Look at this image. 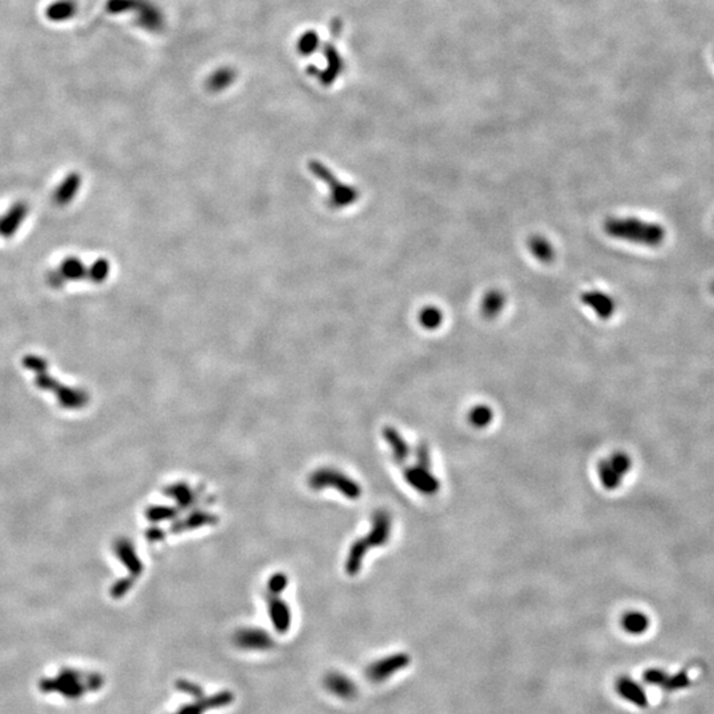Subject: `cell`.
I'll use <instances>...</instances> for the list:
<instances>
[{
	"instance_id": "34",
	"label": "cell",
	"mask_w": 714,
	"mask_h": 714,
	"mask_svg": "<svg viewBox=\"0 0 714 714\" xmlns=\"http://www.w3.org/2000/svg\"><path fill=\"white\" fill-rule=\"evenodd\" d=\"M288 587V577L282 573L273 575L268 581L270 594L278 595Z\"/></svg>"
},
{
	"instance_id": "19",
	"label": "cell",
	"mask_w": 714,
	"mask_h": 714,
	"mask_svg": "<svg viewBox=\"0 0 714 714\" xmlns=\"http://www.w3.org/2000/svg\"><path fill=\"white\" fill-rule=\"evenodd\" d=\"M616 689L627 701H631L639 706L645 705V694L643 689L633 680H630L627 677H622L616 683Z\"/></svg>"
},
{
	"instance_id": "13",
	"label": "cell",
	"mask_w": 714,
	"mask_h": 714,
	"mask_svg": "<svg viewBox=\"0 0 714 714\" xmlns=\"http://www.w3.org/2000/svg\"><path fill=\"white\" fill-rule=\"evenodd\" d=\"M28 215V205L23 201L13 204L8 212L0 217V236L10 238L16 233L24 218Z\"/></svg>"
},
{
	"instance_id": "12",
	"label": "cell",
	"mask_w": 714,
	"mask_h": 714,
	"mask_svg": "<svg viewBox=\"0 0 714 714\" xmlns=\"http://www.w3.org/2000/svg\"><path fill=\"white\" fill-rule=\"evenodd\" d=\"M268 618L273 623V627L279 634H286L291 627V611L285 601L278 598L277 595L268 596Z\"/></svg>"
},
{
	"instance_id": "4",
	"label": "cell",
	"mask_w": 714,
	"mask_h": 714,
	"mask_svg": "<svg viewBox=\"0 0 714 714\" xmlns=\"http://www.w3.org/2000/svg\"><path fill=\"white\" fill-rule=\"evenodd\" d=\"M308 484L312 489H323V488H335L343 495L351 500H356L361 496V487L356 482L343 472H339L334 468H322L317 470L308 479Z\"/></svg>"
},
{
	"instance_id": "35",
	"label": "cell",
	"mask_w": 714,
	"mask_h": 714,
	"mask_svg": "<svg viewBox=\"0 0 714 714\" xmlns=\"http://www.w3.org/2000/svg\"><path fill=\"white\" fill-rule=\"evenodd\" d=\"M24 367L28 368L30 370H33L36 373H41V372H47V361L44 358L38 356H27L24 358L23 361Z\"/></svg>"
},
{
	"instance_id": "15",
	"label": "cell",
	"mask_w": 714,
	"mask_h": 714,
	"mask_svg": "<svg viewBox=\"0 0 714 714\" xmlns=\"http://www.w3.org/2000/svg\"><path fill=\"white\" fill-rule=\"evenodd\" d=\"M384 438L387 442V445L393 451V458L397 463L402 465L407 460L410 455V447L407 445L404 436L397 431L395 427H385L384 429Z\"/></svg>"
},
{
	"instance_id": "8",
	"label": "cell",
	"mask_w": 714,
	"mask_h": 714,
	"mask_svg": "<svg viewBox=\"0 0 714 714\" xmlns=\"http://www.w3.org/2000/svg\"><path fill=\"white\" fill-rule=\"evenodd\" d=\"M323 686L328 693L343 701H352L358 694V688L355 680L340 671H329L328 674H324Z\"/></svg>"
},
{
	"instance_id": "17",
	"label": "cell",
	"mask_w": 714,
	"mask_h": 714,
	"mask_svg": "<svg viewBox=\"0 0 714 714\" xmlns=\"http://www.w3.org/2000/svg\"><path fill=\"white\" fill-rule=\"evenodd\" d=\"M506 295L500 290L488 291L482 300V314L486 319H495L506 306Z\"/></svg>"
},
{
	"instance_id": "21",
	"label": "cell",
	"mask_w": 714,
	"mask_h": 714,
	"mask_svg": "<svg viewBox=\"0 0 714 714\" xmlns=\"http://www.w3.org/2000/svg\"><path fill=\"white\" fill-rule=\"evenodd\" d=\"M55 393L57 395L60 404L62 407L73 409V407H84L88 402V395L79 389H72V387L59 385V387L55 390Z\"/></svg>"
},
{
	"instance_id": "24",
	"label": "cell",
	"mask_w": 714,
	"mask_h": 714,
	"mask_svg": "<svg viewBox=\"0 0 714 714\" xmlns=\"http://www.w3.org/2000/svg\"><path fill=\"white\" fill-rule=\"evenodd\" d=\"M166 494L171 496L178 506H184V508L193 506L196 503L195 492L186 484H175V486L169 487L166 489Z\"/></svg>"
},
{
	"instance_id": "1",
	"label": "cell",
	"mask_w": 714,
	"mask_h": 714,
	"mask_svg": "<svg viewBox=\"0 0 714 714\" xmlns=\"http://www.w3.org/2000/svg\"><path fill=\"white\" fill-rule=\"evenodd\" d=\"M105 683V677L99 672L64 667L57 674L40 679L38 689L40 693L57 694L64 700L77 701L88 694L97 693Z\"/></svg>"
},
{
	"instance_id": "32",
	"label": "cell",
	"mask_w": 714,
	"mask_h": 714,
	"mask_svg": "<svg viewBox=\"0 0 714 714\" xmlns=\"http://www.w3.org/2000/svg\"><path fill=\"white\" fill-rule=\"evenodd\" d=\"M176 516V511L171 506H152L147 511V517L152 521L171 520Z\"/></svg>"
},
{
	"instance_id": "27",
	"label": "cell",
	"mask_w": 714,
	"mask_h": 714,
	"mask_svg": "<svg viewBox=\"0 0 714 714\" xmlns=\"http://www.w3.org/2000/svg\"><path fill=\"white\" fill-rule=\"evenodd\" d=\"M598 472H599V479H601L602 484L607 489H616L619 487V484H620V477L622 476L616 474V471H615L614 468L611 467V465L607 460L599 462Z\"/></svg>"
},
{
	"instance_id": "30",
	"label": "cell",
	"mask_w": 714,
	"mask_h": 714,
	"mask_svg": "<svg viewBox=\"0 0 714 714\" xmlns=\"http://www.w3.org/2000/svg\"><path fill=\"white\" fill-rule=\"evenodd\" d=\"M608 463L616 471V474H619L620 476L627 474L628 470L631 468V459L623 453H615L614 455L611 456V459L608 460Z\"/></svg>"
},
{
	"instance_id": "5",
	"label": "cell",
	"mask_w": 714,
	"mask_h": 714,
	"mask_svg": "<svg viewBox=\"0 0 714 714\" xmlns=\"http://www.w3.org/2000/svg\"><path fill=\"white\" fill-rule=\"evenodd\" d=\"M410 656L405 652L387 654L382 659H378L375 663L367 668V677L369 681L375 684H381L390 680L395 674L407 669L410 664Z\"/></svg>"
},
{
	"instance_id": "6",
	"label": "cell",
	"mask_w": 714,
	"mask_h": 714,
	"mask_svg": "<svg viewBox=\"0 0 714 714\" xmlns=\"http://www.w3.org/2000/svg\"><path fill=\"white\" fill-rule=\"evenodd\" d=\"M236 696L230 691H220L213 694H205L195 698L192 703L181 705L171 714H207L210 710L227 708L234 703Z\"/></svg>"
},
{
	"instance_id": "22",
	"label": "cell",
	"mask_w": 714,
	"mask_h": 714,
	"mask_svg": "<svg viewBox=\"0 0 714 714\" xmlns=\"http://www.w3.org/2000/svg\"><path fill=\"white\" fill-rule=\"evenodd\" d=\"M368 549L369 548L363 538L357 540L356 543L351 546L347 562H346V570H347L348 574L356 575L360 572L361 565H363V560L367 555Z\"/></svg>"
},
{
	"instance_id": "28",
	"label": "cell",
	"mask_w": 714,
	"mask_h": 714,
	"mask_svg": "<svg viewBox=\"0 0 714 714\" xmlns=\"http://www.w3.org/2000/svg\"><path fill=\"white\" fill-rule=\"evenodd\" d=\"M110 264L108 259L99 258L88 268V278L94 283H102L109 277Z\"/></svg>"
},
{
	"instance_id": "26",
	"label": "cell",
	"mask_w": 714,
	"mask_h": 714,
	"mask_svg": "<svg viewBox=\"0 0 714 714\" xmlns=\"http://www.w3.org/2000/svg\"><path fill=\"white\" fill-rule=\"evenodd\" d=\"M492 418H494V412L491 407H486V405H479V407H474L468 414L470 424L476 429H483V427L488 426L491 424Z\"/></svg>"
},
{
	"instance_id": "33",
	"label": "cell",
	"mask_w": 714,
	"mask_h": 714,
	"mask_svg": "<svg viewBox=\"0 0 714 714\" xmlns=\"http://www.w3.org/2000/svg\"><path fill=\"white\" fill-rule=\"evenodd\" d=\"M414 453H416V466L430 470L431 468V458H430V450H429L426 442H421L416 447Z\"/></svg>"
},
{
	"instance_id": "14",
	"label": "cell",
	"mask_w": 714,
	"mask_h": 714,
	"mask_svg": "<svg viewBox=\"0 0 714 714\" xmlns=\"http://www.w3.org/2000/svg\"><path fill=\"white\" fill-rule=\"evenodd\" d=\"M79 187H81V176L77 172L69 174L67 178L62 180L59 188L55 192V203L57 205H68L70 201L77 195Z\"/></svg>"
},
{
	"instance_id": "36",
	"label": "cell",
	"mask_w": 714,
	"mask_h": 714,
	"mask_svg": "<svg viewBox=\"0 0 714 714\" xmlns=\"http://www.w3.org/2000/svg\"><path fill=\"white\" fill-rule=\"evenodd\" d=\"M132 586V579L131 578H125V579H120L119 582H117L115 585L113 586L111 589V595L114 598H120L123 595L126 594L131 589Z\"/></svg>"
},
{
	"instance_id": "31",
	"label": "cell",
	"mask_w": 714,
	"mask_h": 714,
	"mask_svg": "<svg viewBox=\"0 0 714 714\" xmlns=\"http://www.w3.org/2000/svg\"><path fill=\"white\" fill-rule=\"evenodd\" d=\"M215 518H216L215 516L207 514V512H196V514L189 516L187 521L184 523V528L191 529V528L209 526V524L215 523Z\"/></svg>"
},
{
	"instance_id": "23",
	"label": "cell",
	"mask_w": 714,
	"mask_h": 714,
	"mask_svg": "<svg viewBox=\"0 0 714 714\" xmlns=\"http://www.w3.org/2000/svg\"><path fill=\"white\" fill-rule=\"evenodd\" d=\"M418 322L422 327L429 331H434L443 323V312L436 306H426L418 314Z\"/></svg>"
},
{
	"instance_id": "7",
	"label": "cell",
	"mask_w": 714,
	"mask_h": 714,
	"mask_svg": "<svg viewBox=\"0 0 714 714\" xmlns=\"http://www.w3.org/2000/svg\"><path fill=\"white\" fill-rule=\"evenodd\" d=\"M234 645L251 652H264L274 647V640L268 631L257 627H242L233 635Z\"/></svg>"
},
{
	"instance_id": "38",
	"label": "cell",
	"mask_w": 714,
	"mask_h": 714,
	"mask_svg": "<svg viewBox=\"0 0 714 714\" xmlns=\"http://www.w3.org/2000/svg\"><path fill=\"white\" fill-rule=\"evenodd\" d=\"M147 537H149L151 541H160L163 538V533L159 529H157V528H154V529H151L149 533H147Z\"/></svg>"
},
{
	"instance_id": "2",
	"label": "cell",
	"mask_w": 714,
	"mask_h": 714,
	"mask_svg": "<svg viewBox=\"0 0 714 714\" xmlns=\"http://www.w3.org/2000/svg\"><path fill=\"white\" fill-rule=\"evenodd\" d=\"M605 232L615 239L647 248H659L665 239V229L660 224L636 217L607 218Z\"/></svg>"
},
{
	"instance_id": "18",
	"label": "cell",
	"mask_w": 714,
	"mask_h": 714,
	"mask_svg": "<svg viewBox=\"0 0 714 714\" xmlns=\"http://www.w3.org/2000/svg\"><path fill=\"white\" fill-rule=\"evenodd\" d=\"M528 246L531 249L533 257L543 264H549L555 259V248H553L552 242L549 239H546L544 236L531 237L529 242H528Z\"/></svg>"
},
{
	"instance_id": "20",
	"label": "cell",
	"mask_w": 714,
	"mask_h": 714,
	"mask_svg": "<svg viewBox=\"0 0 714 714\" xmlns=\"http://www.w3.org/2000/svg\"><path fill=\"white\" fill-rule=\"evenodd\" d=\"M59 271L67 282L88 278V268L79 258L68 257L64 259L60 265Z\"/></svg>"
},
{
	"instance_id": "25",
	"label": "cell",
	"mask_w": 714,
	"mask_h": 714,
	"mask_svg": "<svg viewBox=\"0 0 714 714\" xmlns=\"http://www.w3.org/2000/svg\"><path fill=\"white\" fill-rule=\"evenodd\" d=\"M622 625L630 634H642L648 627V619L642 613H627L622 619Z\"/></svg>"
},
{
	"instance_id": "10",
	"label": "cell",
	"mask_w": 714,
	"mask_h": 714,
	"mask_svg": "<svg viewBox=\"0 0 714 714\" xmlns=\"http://www.w3.org/2000/svg\"><path fill=\"white\" fill-rule=\"evenodd\" d=\"M392 532V518L387 511L380 509L373 515L372 518V529L367 537L363 540L366 541L368 548H376L387 544Z\"/></svg>"
},
{
	"instance_id": "37",
	"label": "cell",
	"mask_w": 714,
	"mask_h": 714,
	"mask_svg": "<svg viewBox=\"0 0 714 714\" xmlns=\"http://www.w3.org/2000/svg\"><path fill=\"white\" fill-rule=\"evenodd\" d=\"M48 283H50L52 288H60L67 283V280H65V278L60 274V271L57 270V271H50V273H48Z\"/></svg>"
},
{
	"instance_id": "9",
	"label": "cell",
	"mask_w": 714,
	"mask_h": 714,
	"mask_svg": "<svg viewBox=\"0 0 714 714\" xmlns=\"http://www.w3.org/2000/svg\"><path fill=\"white\" fill-rule=\"evenodd\" d=\"M404 477L409 486L424 495H434L441 488V483L436 476L430 472V470L422 467H409L405 470Z\"/></svg>"
},
{
	"instance_id": "29",
	"label": "cell",
	"mask_w": 714,
	"mask_h": 714,
	"mask_svg": "<svg viewBox=\"0 0 714 714\" xmlns=\"http://www.w3.org/2000/svg\"><path fill=\"white\" fill-rule=\"evenodd\" d=\"M175 688H176L178 692L187 694V696H189L193 700L205 696V692H204V689H203L201 685L196 684L195 681H191V680H187V679H178V680H176Z\"/></svg>"
},
{
	"instance_id": "16",
	"label": "cell",
	"mask_w": 714,
	"mask_h": 714,
	"mask_svg": "<svg viewBox=\"0 0 714 714\" xmlns=\"http://www.w3.org/2000/svg\"><path fill=\"white\" fill-rule=\"evenodd\" d=\"M115 553L119 555L120 561L128 566L132 575H139L142 573V562L139 560L138 555L135 553L134 546L131 545L130 541H126L125 538L119 540L115 544Z\"/></svg>"
},
{
	"instance_id": "3",
	"label": "cell",
	"mask_w": 714,
	"mask_h": 714,
	"mask_svg": "<svg viewBox=\"0 0 714 714\" xmlns=\"http://www.w3.org/2000/svg\"><path fill=\"white\" fill-rule=\"evenodd\" d=\"M310 172L320 178L323 183H326L329 188V196H328V207L331 209L348 208L353 205L360 198V192L353 186H349L346 183H341L339 178L332 174L331 169H327L319 162H310L308 164Z\"/></svg>"
},
{
	"instance_id": "11",
	"label": "cell",
	"mask_w": 714,
	"mask_h": 714,
	"mask_svg": "<svg viewBox=\"0 0 714 714\" xmlns=\"http://www.w3.org/2000/svg\"><path fill=\"white\" fill-rule=\"evenodd\" d=\"M581 300L591 311H594L595 315L602 320L610 319L616 311V303H615L614 299L604 291H598V290L587 291L585 294H582Z\"/></svg>"
},
{
	"instance_id": "39",
	"label": "cell",
	"mask_w": 714,
	"mask_h": 714,
	"mask_svg": "<svg viewBox=\"0 0 714 714\" xmlns=\"http://www.w3.org/2000/svg\"><path fill=\"white\" fill-rule=\"evenodd\" d=\"M710 290H712V293L714 294V282L712 283V286H710Z\"/></svg>"
}]
</instances>
